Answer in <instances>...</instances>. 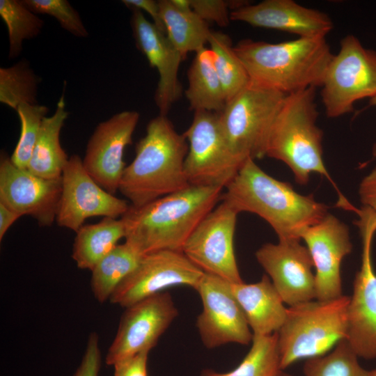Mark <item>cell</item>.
<instances>
[{
  "label": "cell",
  "mask_w": 376,
  "mask_h": 376,
  "mask_svg": "<svg viewBox=\"0 0 376 376\" xmlns=\"http://www.w3.org/2000/svg\"><path fill=\"white\" fill-rule=\"evenodd\" d=\"M285 95L248 84L218 113L230 146L244 161L265 156L269 132Z\"/></svg>",
  "instance_id": "52a82bcc"
},
{
  "label": "cell",
  "mask_w": 376,
  "mask_h": 376,
  "mask_svg": "<svg viewBox=\"0 0 376 376\" xmlns=\"http://www.w3.org/2000/svg\"><path fill=\"white\" fill-rule=\"evenodd\" d=\"M321 88L329 118L345 115L356 102L376 96V52L364 47L356 36H346L328 64Z\"/></svg>",
  "instance_id": "ba28073f"
},
{
  "label": "cell",
  "mask_w": 376,
  "mask_h": 376,
  "mask_svg": "<svg viewBox=\"0 0 376 376\" xmlns=\"http://www.w3.org/2000/svg\"><path fill=\"white\" fill-rule=\"evenodd\" d=\"M231 283L204 273L195 290L202 302L196 326L203 345L214 349L228 343L247 345L253 334L231 290Z\"/></svg>",
  "instance_id": "7c38bea8"
},
{
  "label": "cell",
  "mask_w": 376,
  "mask_h": 376,
  "mask_svg": "<svg viewBox=\"0 0 376 376\" xmlns=\"http://www.w3.org/2000/svg\"><path fill=\"white\" fill-rule=\"evenodd\" d=\"M101 366V352L99 336L95 332L90 334L82 359L74 376H98Z\"/></svg>",
  "instance_id": "d590c367"
},
{
  "label": "cell",
  "mask_w": 376,
  "mask_h": 376,
  "mask_svg": "<svg viewBox=\"0 0 376 376\" xmlns=\"http://www.w3.org/2000/svg\"><path fill=\"white\" fill-rule=\"evenodd\" d=\"M139 120L136 111H123L100 123L89 139L83 165L104 190L114 194L119 188L125 164L123 154L132 141Z\"/></svg>",
  "instance_id": "2e32d148"
},
{
  "label": "cell",
  "mask_w": 376,
  "mask_h": 376,
  "mask_svg": "<svg viewBox=\"0 0 376 376\" xmlns=\"http://www.w3.org/2000/svg\"><path fill=\"white\" fill-rule=\"evenodd\" d=\"M49 109L38 104H22L16 110L21 132L19 140L11 155V162L20 169H26L37 141L41 124Z\"/></svg>",
  "instance_id": "d6a6232c"
},
{
  "label": "cell",
  "mask_w": 376,
  "mask_h": 376,
  "mask_svg": "<svg viewBox=\"0 0 376 376\" xmlns=\"http://www.w3.org/2000/svg\"><path fill=\"white\" fill-rule=\"evenodd\" d=\"M130 206L126 200L101 187L86 171L79 155L69 158L62 173V192L56 218L59 226L77 232L89 217L116 219L125 214Z\"/></svg>",
  "instance_id": "9a60e30c"
},
{
  "label": "cell",
  "mask_w": 376,
  "mask_h": 376,
  "mask_svg": "<svg viewBox=\"0 0 376 376\" xmlns=\"http://www.w3.org/2000/svg\"><path fill=\"white\" fill-rule=\"evenodd\" d=\"M221 200L238 214L253 213L272 228L279 241L301 240L303 232L329 212V206L312 194L301 195L292 186L266 173L247 159L232 182L225 188Z\"/></svg>",
  "instance_id": "6da1fadb"
},
{
  "label": "cell",
  "mask_w": 376,
  "mask_h": 376,
  "mask_svg": "<svg viewBox=\"0 0 376 376\" xmlns=\"http://www.w3.org/2000/svg\"><path fill=\"white\" fill-rule=\"evenodd\" d=\"M178 311L168 292H162L125 308L105 363L118 361L154 347L177 318Z\"/></svg>",
  "instance_id": "5bb4252c"
},
{
  "label": "cell",
  "mask_w": 376,
  "mask_h": 376,
  "mask_svg": "<svg viewBox=\"0 0 376 376\" xmlns=\"http://www.w3.org/2000/svg\"><path fill=\"white\" fill-rule=\"evenodd\" d=\"M234 49L252 87L285 95L321 87L333 56L325 38H299L278 43L245 39Z\"/></svg>",
  "instance_id": "3957f363"
},
{
  "label": "cell",
  "mask_w": 376,
  "mask_h": 376,
  "mask_svg": "<svg viewBox=\"0 0 376 376\" xmlns=\"http://www.w3.org/2000/svg\"><path fill=\"white\" fill-rule=\"evenodd\" d=\"M193 11L205 22H215L219 26H226L230 19L229 9L233 1L223 0H190Z\"/></svg>",
  "instance_id": "e575fe53"
},
{
  "label": "cell",
  "mask_w": 376,
  "mask_h": 376,
  "mask_svg": "<svg viewBox=\"0 0 376 376\" xmlns=\"http://www.w3.org/2000/svg\"><path fill=\"white\" fill-rule=\"evenodd\" d=\"M358 215L355 224L362 240L361 265L350 297L345 340L358 357L372 359L376 358V273L371 258L376 214L362 207Z\"/></svg>",
  "instance_id": "30bf717a"
},
{
  "label": "cell",
  "mask_w": 376,
  "mask_h": 376,
  "mask_svg": "<svg viewBox=\"0 0 376 376\" xmlns=\"http://www.w3.org/2000/svg\"><path fill=\"white\" fill-rule=\"evenodd\" d=\"M204 272L182 251L162 250L145 254L118 285L109 301L124 308L177 285L195 290Z\"/></svg>",
  "instance_id": "4fadbf2b"
},
{
  "label": "cell",
  "mask_w": 376,
  "mask_h": 376,
  "mask_svg": "<svg viewBox=\"0 0 376 376\" xmlns=\"http://www.w3.org/2000/svg\"><path fill=\"white\" fill-rule=\"evenodd\" d=\"M315 90L311 87L285 95L272 124L265 156L287 165L298 184H307L312 173L324 176L337 191L336 205L357 213L359 209L340 193L325 167Z\"/></svg>",
  "instance_id": "5b68a950"
},
{
  "label": "cell",
  "mask_w": 376,
  "mask_h": 376,
  "mask_svg": "<svg viewBox=\"0 0 376 376\" xmlns=\"http://www.w3.org/2000/svg\"><path fill=\"white\" fill-rule=\"evenodd\" d=\"M143 256L126 242L116 245L91 270V287L95 298L100 303L109 300Z\"/></svg>",
  "instance_id": "4316f807"
},
{
  "label": "cell",
  "mask_w": 376,
  "mask_h": 376,
  "mask_svg": "<svg viewBox=\"0 0 376 376\" xmlns=\"http://www.w3.org/2000/svg\"><path fill=\"white\" fill-rule=\"evenodd\" d=\"M230 19L251 26L295 34L299 38H325L334 27L331 18L318 10L292 0H265L230 12Z\"/></svg>",
  "instance_id": "ffe728a7"
},
{
  "label": "cell",
  "mask_w": 376,
  "mask_h": 376,
  "mask_svg": "<svg viewBox=\"0 0 376 376\" xmlns=\"http://www.w3.org/2000/svg\"><path fill=\"white\" fill-rule=\"evenodd\" d=\"M0 16L8 29L10 59L17 57L23 41L38 36L44 26L43 20L21 1L1 0Z\"/></svg>",
  "instance_id": "4dcf8cb0"
},
{
  "label": "cell",
  "mask_w": 376,
  "mask_h": 376,
  "mask_svg": "<svg viewBox=\"0 0 376 376\" xmlns=\"http://www.w3.org/2000/svg\"><path fill=\"white\" fill-rule=\"evenodd\" d=\"M68 116L63 93L54 114L46 116L42 122L26 169L31 173L45 179L61 178L69 158L61 145L60 134Z\"/></svg>",
  "instance_id": "603a6c76"
},
{
  "label": "cell",
  "mask_w": 376,
  "mask_h": 376,
  "mask_svg": "<svg viewBox=\"0 0 376 376\" xmlns=\"http://www.w3.org/2000/svg\"><path fill=\"white\" fill-rule=\"evenodd\" d=\"M349 301L350 297L342 295L290 306L276 332L281 370L299 360L324 355L345 339Z\"/></svg>",
  "instance_id": "8992f818"
},
{
  "label": "cell",
  "mask_w": 376,
  "mask_h": 376,
  "mask_svg": "<svg viewBox=\"0 0 376 376\" xmlns=\"http://www.w3.org/2000/svg\"><path fill=\"white\" fill-rule=\"evenodd\" d=\"M150 351L145 350L116 363L113 376H148L147 362Z\"/></svg>",
  "instance_id": "8d00e7d4"
},
{
  "label": "cell",
  "mask_w": 376,
  "mask_h": 376,
  "mask_svg": "<svg viewBox=\"0 0 376 376\" xmlns=\"http://www.w3.org/2000/svg\"><path fill=\"white\" fill-rule=\"evenodd\" d=\"M122 3L132 10H143L148 13L153 20V24L166 33L163 24L159 2L153 0H123Z\"/></svg>",
  "instance_id": "f35d334b"
},
{
  "label": "cell",
  "mask_w": 376,
  "mask_h": 376,
  "mask_svg": "<svg viewBox=\"0 0 376 376\" xmlns=\"http://www.w3.org/2000/svg\"><path fill=\"white\" fill-rule=\"evenodd\" d=\"M187 77L185 95L191 109L216 113L224 109L226 99L210 48L204 47L196 52Z\"/></svg>",
  "instance_id": "cb8c5ba5"
},
{
  "label": "cell",
  "mask_w": 376,
  "mask_h": 376,
  "mask_svg": "<svg viewBox=\"0 0 376 376\" xmlns=\"http://www.w3.org/2000/svg\"><path fill=\"white\" fill-rule=\"evenodd\" d=\"M20 217L19 214L0 203V240L3 238L7 230Z\"/></svg>",
  "instance_id": "ab89813d"
},
{
  "label": "cell",
  "mask_w": 376,
  "mask_h": 376,
  "mask_svg": "<svg viewBox=\"0 0 376 376\" xmlns=\"http://www.w3.org/2000/svg\"><path fill=\"white\" fill-rule=\"evenodd\" d=\"M40 80L26 59L0 68V102L15 111L22 104H38Z\"/></svg>",
  "instance_id": "f546056e"
},
{
  "label": "cell",
  "mask_w": 376,
  "mask_h": 376,
  "mask_svg": "<svg viewBox=\"0 0 376 376\" xmlns=\"http://www.w3.org/2000/svg\"><path fill=\"white\" fill-rule=\"evenodd\" d=\"M62 192V176L45 179L16 166L5 152L0 160V203L21 216L35 219L40 226L56 221Z\"/></svg>",
  "instance_id": "e0dca14e"
},
{
  "label": "cell",
  "mask_w": 376,
  "mask_h": 376,
  "mask_svg": "<svg viewBox=\"0 0 376 376\" xmlns=\"http://www.w3.org/2000/svg\"><path fill=\"white\" fill-rule=\"evenodd\" d=\"M208 43L227 102L248 86V75L228 36L212 31Z\"/></svg>",
  "instance_id": "83f0119b"
},
{
  "label": "cell",
  "mask_w": 376,
  "mask_h": 376,
  "mask_svg": "<svg viewBox=\"0 0 376 376\" xmlns=\"http://www.w3.org/2000/svg\"><path fill=\"white\" fill-rule=\"evenodd\" d=\"M301 240L306 244L315 269V299L327 301L343 295L341 263L352 250L348 226L328 213L306 228Z\"/></svg>",
  "instance_id": "d6986e66"
},
{
  "label": "cell",
  "mask_w": 376,
  "mask_h": 376,
  "mask_svg": "<svg viewBox=\"0 0 376 376\" xmlns=\"http://www.w3.org/2000/svg\"><path fill=\"white\" fill-rule=\"evenodd\" d=\"M369 105L376 107V96L370 99ZM373 155L374 156H376V143L373 146Z\"/></svg>",
  "instance_id": "60d3db41"
},
{
  "label": "cell",
  "mask_w": 376,
  "mask_h": 376,
  "mask_svg": "<svg viewBox=\"0 0 376 376\" xmlns=\"http://www.w3.org/2000/svg\"><path fill=\"white\" fill-rule=\"evenodd\" d=\"M359 194L363 206L376 214V167L361 182Z\"/></svg>",
  "instance_id": "74e56055"
},
{
  "label": "cell",
  "mask_w": 376,
  "mask_h": 376,
  "mask_svg": "<svg viewBox=\"0 0 376 376\" xmlns=\"http://www.w3.org/2000/svg\"><path fill=\"white\" fill-rule=\"evenodd\" d=\"M221 201L196 226L182 251L204 273L240 283L243 281L234 251L238 213L228 203Z\"/></svg>",
  "instance_id": "8fae6325"
},
{
  "label": "cell",
  "mask_w": 376,
  "mask_h": 376,
  "mask_svg": "<svg viewBox=\"0 0 376 376\" xmlns=\"http://www.w3.org/2000/svg\"><path fill=\"white\" fill-rule=\"evenodd\" d=\"M188 142L166 116L150 120L146 135L136 146L133 161L125 167L118 190L134 207L189 186L185 161Z\"/></svg>",
  "instance_id": "277c9868"
},
{
  "label": "cell",
  "mask_w": 376,
  "mask_h": 376,
  "mask_svg": "<svg viewBox=\"0 0 376 376\" xmlns=\"http://www.w3.org/2000/svg\"><path fill=\"white\" fill-rule=\"evenodd\" d=\"M131 26L137 47L158 72L155 100L160 114L166 116L180 95L178 70L183 58L166 34L148 21L141 10H133Z\"/></svg>",
  "instance_id": "44dd1931"
},
{
  "label": "cell",
  "mask_w": 376,
  "mask_h": 376,
  "mask_svg": "<svg viewBox=\"0 0 376 376\" xmlns=\"http://www.w3.org/2000/svg\"><path fill=\"white\" fill-rule=\"evenodd\" d=\"M189 149L185 171L190 185L226 188L245 162L230 146L219 123L218 113L194 112L183 133Z\"/></svg>",
  "instance_id": "9c48e42d"
},
{
  "label": "cell",
  "mask_w": 376,
  "mask_h": 376,
  "mask_svg": "<svg viewBox=\"0 0 376 376\" xmlns=\"http://www.w3.org/2000/svg\"><path fill=\"white\" fill-rule=\"evenodd\" d=\"M370 376H376V369L369 371Z\"/></svg>",
  "instance_id": "7bdbcfd3"
},
{
  "label": "cell",
  "mask_w": 376,
  "mask_h": 376,
  "mask_svg": "<svg viewBox=\"0 0 376 376\" xmlns=\"http://www.w3.org/2000/svg\"><path fill=\"white\" fill-rule=\"evenodd\" d=\"M255 256L289 307L315 299L313 260L300 240L265 244L256 251Z\"/></svg>",
  "instance_id": "ac0fdd59"
},
{
  "label": "cell",
  "mask_w": 376,
  "mask_h": 376,
  "mask_svg": "<svg viewBox=\"0 0 376 376\" xmlns=\"http://www.w3.org/2000/svg\"><path fill=\"white\" fill-rule=\"evenodd\" d=\"M345 339L329 352L306 361L304 376H370Z\"/></svg>",
  "instance_id": "1f68e13d"
},
{
  "label": "cell",
  "mask_w": 376,
  "mask_h": 376,
  "mask_svg": "<svg viewBox=\"0 0 376 376\" xmlns=\"http://www.w3.org/2000/svg\"><path fill=\"white\" fill-rule=\"evenodd\" d=\"M230 285L253 336L278 332L285 320L288 308L267 275L256 283L243 281Z\"/></svg>",
  "instance_id": "7402d4cb"
},
{
  "label": "cell",
  "mask_w": 376,
  "mask_h": 376,
  "mask_svg": "<svg viewBox=\"0 0 376 376\" xmlns=\"http://www.w3.org/2000/svg\"><path fill=\"white\" fill-rule=\"evenodd\" d=\"M125 236L121 218L104 217L97 224L83 225L76 232L72 258L77 267L91 271Z\"/></svg>",
  "instance_id": "d4e9b609"
},
{
  "label": "cell",
  "mask_w": 376,
  "mask_h": 376,
  "mask_svg": "<svg viewBox=\"0 0 376 376\" xmlns=\"http://www.w3.org/2000/svg\"><path fill=\"white\" fill-rule=\"evenodd\" d=\"M223 189L189 185L141 207L130 205L121 217L125 242L142 255L182 251L196 226L221 200Z\"/></svg>",
  "instance_id": "7a4b0ae2"
},
{
  "label": "cell",
  "mask_w": 376,
  "mask_h": 376,
  "mask_svg": "<svg viewBox=\"0 0 376 376\" xmlns=\"http://www.w3.org/2000/svg\"><path fill=\"white\" fill-rule=\"evenodd\" d=\"M158 2L166 34L183 58L189 52H196L205 47L212 31L206 22L192 9L177 8L171 0Z\"/></svg>",
  "instance_id": "484cf974"
},
{
  "label": "cell",
  "mask_w": 376,
  "mask_h": 376,
  "mask_svg": "<svg viewBox=\"0 0 376 376\" xmlns=\"http://www.w3.org/2000/svg\"><path fill=\"white\" fill-rule=\"evenodd\" d=\"M35 13L48 15L55 18L61 26L78 38H86L88 33L79 14L67 0H22Z\"/></svg>",
  "instance_id": "836d02e7"
},
{
  "label": "cell",
  "mask_w": 376,
  "mask_h": 376,
  "mask_svg": "<svg viewBox=\"0 0 376 376\" xmlns=\"http://www.w3.org/2000/svg\"><path fill=\"white\" fill-rule=\"evenodd\" d=\"M276 376H292V375L283 372V370H280Z\"/></svg>",
  "instance_id": "b9f144b4"
},
{
  "label": "cell",
  "mask_w": 376,
  "mask_h": 376,
  "mask_svg": "<svg viewBox=\"0 0 376 376\" xmlns=\"http://www.w3.org/2000/svg\"><path fill=\"white\" fill-rule=\"evenodd\" d=\"M282 370L277 345V334L253 337L251 347L241 363L233 370L218 373L204 370L200 376H276Z\"/></svg>",
  "instance_id": "f1b7e54d"
}]
</instances>
